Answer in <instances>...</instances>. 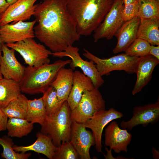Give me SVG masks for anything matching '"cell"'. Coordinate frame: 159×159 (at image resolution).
<instances>
[{"label": "cell", "mask_w": 159, "mask_h": 159, "mask_svg": "<svg viewBox=\"0 0 159 159\" xmlns=\"http://www.w3.org/2000/svg\"><path fill=\"white\" fill-rule=\"evenodd\" d=\"M35 5V36L52 52L63 51L79 40L81 36L66 0H43Z\"/></svg>", "instance_id": "cell-1"}, {"label": "cell", "mask_w": 159, "mask_h": 159, "mask_svg": "<svg viewBox=\"0 0 159 159\" xmlns=\"http://www.w3.org/2000/svg\"><path fill=\"white\" fill-rule=\"evenodd\" d=\"M114 0H66L67 10L80 36H87L103 20Z\"/></svg>", "instance_id": "cell-2"}, {"label": "cell", "mask_w": 159, "mask_h": 159, "mask_svg": "<svg viewBox=\"0 0 159 159\" xmlns=\"http://www.w3.org/2000/svg\"><path fill=\"white\" fill-rule=\"evenodd\" d=\"M71 61L59 59L39 67H25L24 77L19 82L21 92L31 95L43 93L50 86L60 69Z\"/></svg>", "instance_id": "cell-3"}, {"label": "cell", "mask_w": 159, "mask_h": 159, "mask_svg": "<svg viewBox=\"0 0 159 159\" xmlns=\"http://www.w3.org/2000/svg\"><path fill=\"white\" fill-rule=\"evenodd\" d=\"M71 112V110L65 100L57 112L47 115L41 126V132L49 136L57 147L62 142L70 141L72 123Z\"/></svg>", "instance_id": "cell-4"}, {"label": "cell", "mask_w": 159, "mask_h": 159, "mask_svg": "<svg viewBox=\"0 0 159 159\" xmlns=\"http://www.w3.org/2000/svg\"><path fill=\"white\" fill-rule=\"evenodd\" d=\"M83 56L95 64L100 75H109L115 70H123L132 74L136 73L139 57H131L125 53L119 54L108 58H100L84 49Z\"/></svg>", "instance_id": "cell-5"}, {"label": "cell", "mask_w": 159, "mask_h": 159, "mask_svg": "<svg viewBox=\"0 0 159 159\" xmlns=\"http://www.w3.org/2000/svg\"><path fill=\"white\" fill-rule=\"evenodd\" d=\"M97 88L84 92L76 107L71 110L72 121L84 123L96 113L105 110V101Z\"/></svg>", "instance_id": "cell-6"}, {"label": "cell", "mask_w": 159, "mask_h": 159, "mask_svg": "<svg viewBox=\"0 0 159 159\" xmlns=\"http://www.w3.org/2000/svg\"><path fill=\"white\" fill-rule=\"evenodd\" d=\"M6 44L18 52L28 66L38 67L50 62L49 57L52 55V52L33 38H27Z\"/></svg>", "instance_id": "cell-7"}, {"label": "cell", "mask_w": 159, "mask_h": 159, "mask_svg": "<svg viewBox=\"0 0 159 159\" xmlns=\"http://www.w3.org/2000/svg\"><path fill=\"white\" fill-rule=\"evenodd\" d=\"M79 49L77 47L69 46L63 51L52 52L53 57L62 58L65 57L71 59L69 64L72 69L78 67L82 71L83 74L91 80L94 87L98 89L104 81L97 69L95 64L92 61L85 60L81 57L79 53Z\"/></svg>", "instance_id": "cell-8"}, {"label": "cell", "mask_w": 159, "mask_h": 159, "mask_svg": "<svg viewBox=\"0 0 159 159\" xmlns=\"http://www.w3.org/2000/svg\"><path fill=\"white\" fill-rule=\"evenodd\" d=\"M123 6L122 0H114L111 9L103 20L94 32V42H97L103 38L110 40L115 36L124 22L121 15Z\"/></svg>", "instance_id": "cell-9"}, {"label": "cell", "mask_w": 159, "mask_h": 159, "mask_svg": "<svg viewBox=\"0 0 159 159\" xmlns=\"http://www.w3.org/2000/svg\"><path fill=\"white\" fill-rule=\"evenodd\" d=\"M123 114L113 108L108 110H104L96 113L85 123L86 127L91 130L95 141L97 151L102 152V135L105 126L113 120L121 118Z\"/></svg>", "instance_id": "cell-10"}, {"label": "cell", "mask_w": 159, "mask_h": 159, "mask_svg": "<svg viewBox=\"0 0 159 159\" xmlns=\"http://www.w3.org/2000/svg\"><path fill=\"white\" fill-rule=\"evenodd\" d=\"M159 120V100L143 106L134 107L132 116L128 121L122 120L120 123L122 128L131 130L135 127L141 125L143 127L154 124Z\"/></svg>", "instance_id": "cell-11"}, {"label": "cell", "mask_w": 159, "mask_h": 159, "mask_svg": "<svg viewBox=\"0 0 159 159\" xmlns=\"http://www.w3.org/2000/svg\"><path fill=\"white\" fill-rule=\"evenodd\" d=\"M32 21H19L14 24H6L0 26V39L6 44L15 43L26 39L34 38V28L36 23Z\"/></svg>", "instance_id": "cell-12"}, {"label": "cell", "mask_w": 159, "mask_h": 159, "mask_svg": "<svg viewBox=\"0 0 159 159\" xmlns=\"http://www.w3.org/2000/svg\"><path fill=\"white\" fill-rule=\"evenodd\" d=\"M86 128L83 123L72 121L70 142L81 159H90V149L95 145L92 132Z\"/></svg>", "instance_id": "cell-13"}, {"label": "cell", "mask_w": 159, "mask_h": 159, "mask_svg": "<svg viewBox=\"0 0 159 159\" xmlns=\"http://www.w3.org/2000/svg\"><path fill=\"white\" fill-rule=\"evenodd\" d=\"M1 51L3 55H0V67L3 77L19 82L24 77L25 67L17 59L14 50L2 43Z\"/></svg>", "instance_id": "cell-14"}, {"label": "cell", "mask_w": 159, "mask_h": 159, "mask_svg": "<svg viewBox=\"0 0 159 159\" xmlns=\"http://www.w3.org/2000/svg\"><path fill=\"white\" fill-rule=\"evenodd\" d=\"M37 0H18L10 5L0 16V26L11 23L25 21L34 14L35 2Z\"/></svg>", "instance_id": "cell-15"}, {"label": "cell", "mask_w": 159, "mask_h": 159, "mask_svg": "<svg viewBox=\"0 0 159 159\" xmlns=\"http://www.w3.org/2000/svg\"><path fill=\"white\" fill-rule=\"evenodd\" d=\"M132 138L131 134L126 129L120 128L115 121L110 122L105 130V144L117 153L127 152Z\"/></svg>", "instance_id": "cell-16"}, {"label": "cell", "mask_w": 159, "mask_h": 159, "mask_svg": "<svg viewBox=\"0 0 159 159\" xmlns=\"http://www.w3.org/2000/svg\"><path fill=\"white\" fill-rule=\"evenodd\" d=\"M159 63V60L149 54L139 57L136 72L137 79L132 91L134 95L141 91L150 80L155 67Z\"/></svg>", "instance_id": "cell-17"}, {"label": "cell", "mask_w": 159, "mask_h": 159, "mask_svg": "<svg viewBox=\"0 0 159 159\" xmlns=\"http://www.w3.org/2000/svg\"><path fill=\"white\" fill-rule=\"evenodd\" d=\"M140 19L138 16L124 21L115 36L117 39V45L113 50L114 54L124 51L137 38Z\"/></svg>", "instance_id": "cell-18"}, {"label": "cell", "mask_w": 159, "mask_h": 159, "mask_svg": "<svg viewBox=\"0 0 159 159\" xmlns=\"http://www.w3.org/2000/svg\"><path fill=\"white\" fill-rule=\"evenodd\" d=\"M94 87L91 79L79 70L74 72L72 86L67 100L71 110L80 101L83 92Z\"/></svg>", "instance_id": "cell-19"}, {"label": "cell", "mask_w": 159, "mask_h": 159, "mask_svg": "<svg viewBox=\"0 0 159 159\" xmlns=\"http://www.w3.org/2000/svg\"><path fill=\"white\" fill-rule=\"evenodd\" d=\"M37 139L32 144L26 146L14 145L13 149L16 152H26L29 151L42 154L49 159H53L57 147L48 136L40 132L36 134Z\"/></svg>", "instance_id": "cell-20"}, {"label": "cell", "mask_w": 159, "mask_h": 159, "mask_svg": "<svg viewBox=\"0 0 159 159\" xmlns=\"http://www.w3.org/2000/svg\"><path fill=\"white\" fill-rule=\"evenodd\" d=\"M73 69L70 68H61L59 70L50 86L56 90L57 95L61 100H67L73 83Z\"/></svg>", "instance_id": "cell-21"}, {"label": "cell", "mask_w": 159, "mask_h": 159, "mask_svg": "<svg viewBox=\"0 0 159 159\" xmlns=\"http://www.w3.org/2000/svg\"><path fill=\"white\" fill-rule=\"evenodd\" d=\"M159 19H140L137 38L146 41L151 45H159Z\"/></svg>", "instance_id": "cell-22"}, {"label": "cell", "mask_w": 159, "mask_h": 159, "mask_svg": "<svg viewBox=\"0 0 159 159\" xmlns=\"http://www.w3.org/2000/svg\"><path fill=\"white\" fill-rule=\"evenodd\" d=\"M21 92L19 82L4 78L0 79V108L5 107Z\"/></svg>", "instance_id": "cell-23"}, {"label": "cell", "mask_w": 159, "mask_h": 159, "mask_svg": "<svg viewBox=\"0 0 159 159\" xmlns=\"http://www.w3.org/2000/svg\"><path fill=\"white\" fill-rule=\"evenodd\" d=\"M47 116L42 97L33 100H28L26 119L33 124L42 126Z\"/></svg>", "instance_id": "cell-24"}, {"label": "cell", "mask_w": 159, "mask_h": 159, "mask_svg": "<svg viewBox=\"0 0 159 159\" xmlns=\"http://www.w3.org/2000/svg\"><path fill=\"white\" fill-rule=\"evenodd\" d=\"M33 124L26 119L9 118L6 125L7 136L20 138L27 135L32 130Z\"/></svg>", "instance_id": "cell-25"}, {"label": "cell", "mask_w": 159, "mask_h": 159, "mask_svg": "<svg viewBox=\"0 0 159 159\" xmlns=\"http://www.w3.org/2000/svg\"><path fill=\"white\" fill-rule=\"evenodd\" d=\"M28 100L24 95L21 93L1 109L8 118L15 117L26 119Z\"/></svg>", "instance_id": "cell-26"}, {"label": "cell", "mask_w": 159, "mask_h": 159, "mask_svg": "<svg viewBox=\"0 0 159 159\" xmlns=\"http://www.w3.org/2000/svg\"><path fill=\"white\" fill-rule=\"evenodd\" d=\"M43 93L42 97L47 115H50L57 112L64 101L59 98L55 89L50 86Z\"/></svg>", "instance_id": "cell-27"}, {"label": "cell", "mask_w": 159, "mask_h": 159, "mask_svg": "<svg viewBox=\"0 0 159 159\" xmlns=\"http://www.w3.org/2000/svg\"><path fill=\"white\" fill-rule=\"evenodd\" d=\"M138 16L145 19H159V1L156 0H138Z\"/></svg>", "instance_id": "cell-28"}, {"label": "cell", "mask_w": 159, "mask_h": 159, "mask_svg": "<svg viewBox=\"0 0 159 159\" xmlns=\"http://www.w3.org/2000/svg\"><path fill=\"white\" fill-rule=\"evenodd\" d=\"M14 144L12 140L8 136L0 137V145L3 149L1 154V158L6 159H27L31 156L30 153L21 152L19 153L15 152L13 148Z\"/></svg>", "instance_id": "cell-29"}, {"label": "cell", "mask_w": 159, "mask_h": 159, "mask_svg": "<svg viewBox=\"0 0 159 159\" xmlns=\"http://www.w3.org/2000/svg\"><path fill=\"white\" fill-rule=\"evenodd\" d=\"M150 46L146 41L137 38L124 52L130 56L143 57L149 54Z\"/></svg>", "instance_id": "cell-30"}, {"label": "cell", "mask_w": 159, "mask_h": 159, "mask_svg": "<svg viewBox=\"0 0 159 159\" xmlns=\"http://www.w3.org/2000/svg\"><path fill=\"white\" fill-rule=\"evenodd\" d=\"M80 159L77 151L70 141L62 142L57 147L53 159Z\"/></svg>", "instance_id": "cell-31"}, {"label": "cell", "mask_w": 159, "mask_h": 159, "mask_svg": "<svg viewBox=\"0 0 159 159\" xmlns=\"http://www.w3.org/2000/svg\"><path fill=\"white\" fill-rule=\"evenodd\" d=\"M139 0L127 5H124L121 11V15L124 21L130 20L138 16L139 10Z\"/></svg>", "instance_id": "cell-32"}, {"label": "cell", "mask_w": 159, "mask_h": 159, "mask_svg": "<svg viewBox=\"0 0 159 159\" xmlns=\"http://www.w3.org/2000/svg\"><path fill=\"white\" fill-rule=\"evenodd\" d=\"M8 118L0 108V131L6 130Z\"/></svg>", "instance_id": "cell-33"}, {"label": "cell", "mask_w": 159, "mask_h": 159, "mask_svg": "<svg viewBox=\"0 0 159 159\" xmlns=\"http://www.w3.org/2000/svg\"><path fill=\"white\" fill-rule=\"evenodd\" d=\"M149 54L159 60V45L155 46L150 45Z\"/></svg>", "instance_id": "cell-34"}, {"label": "cell", "mask_w": 159, "mask_h": 159, "mask_svg": "<svg viewBox=\"0 0 159 159\" xmlns=\"http://www.w3.org/2000/svg\"><path fill=\"white\" fill-rule=\"evenodd\" d=\"M9 5L6 0H0V16L4 12Z\"/></svg>", "instance_id": "cell-35"}, {"label": "cell", "mask_w": 159, "mask_h": 159, "mask_svg": "<svg viewBox=\"0 0 159 159\" xmlns=\"http://www.w3.org/2000/svg\"><path fill=\"white\" fill-rule=\"evenodd\" d=\"M152 152L154 158L155 159H158L159 158V150H157L155 148L153 147Z\"/></svg>", "instance_id": "cell-36"}, {"label": "cell", "mask_w": 159, "mask_h": 159, "mask_svg": "<svg viewBox=\"0 0 159 159\" xmlns=\"http://www.w3.org/2000/svg\"><path fill=\"white\" fill-rule=\"evenodd\" d=\"M138 0H122L123 4L127 5L132 4Z\"/></svg>", "instance_id": "cell-37"}, {"label": "cell", "mask_w": 159, "mask_h": 159, "mask_svg": "<svg viewBox=\"0 0 159 159\" xmlns=\"http://www.w3.org/2000/svg\"><path fill=\"white\" fill-rule=\"evenodd\" d=\"M18 0H6L7 2L9 5L12 4Z\"/></svg>", "instance_id": "cell-38"}, {"label": "cell", "mask_w": 159, "mask_h": 159, "mask_svg": "<svg viewBox=\"0 0 159 159\" xmlns=\"http://www.w3.org/2000/svg\"><path fill=\"white\" fill-rule=\"evenodd\" d=\"M1 44H2V43H1V40L0 39V55H1Z\"/></svg>", "instance_id": "cell-39"}, {"label": "cell", "mask_w": 159, "mask_h": 159, "mask_svg": "<svg viewBox=\"0 0 159 159\" xmlns=\"http://www.w3.org/2000/svg\"><path fill=\"white\" fill-rule=\"evenodd\" d=\"M3 76L1 74V69H0V79H1L2 78H3Z\"/></svg>", "instance_id": "cell-40"}]
</instances>
